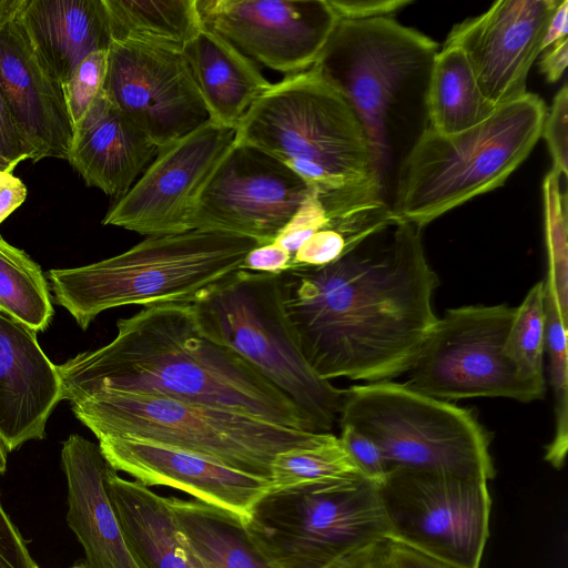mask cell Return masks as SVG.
<instances>
[{
    "mask_svg": "<svg viewBox=\"0 0 568 568\" xmlns=\"http://www.w3.org/2000/svg\"><path fill=\"white\" fill-rule=\"evenodd\" d=\"M258 245L248 237L192 230L148 236L119 255L50 270L48 276L55 303L87 329L100 313L119 306L190 304L241 268Z\"/></svg>",
    "mask_w": 568,
    "mask_h": 568,
    "instance_id": "cell-5",
    "label": "cell"
},
{
    "mask_svg": "<svg viewBox=\"0 0 568 568\" xmlns=\"http://www.w3.org/2000/svg\"><path fill=\"white\" fill-rule=\"evenodd\" d=\"M371 558L375 568H460L392 537L374 546Z\"/></svg>",
    "mask_w": 568,
    "mask_h": 568,
    "instance_id": "cell-37",
    "label": "cell"
},
{
    "mask_svg": "<svg viewBox=\"0 0 568 568\" xmlns=\"http://www.w3.org/2000/svg\"><path fill=\"white\" fill-rule=\"evenodd\" d=\"M19 162L8 159L0 154V171L12 173Z\"/></svg>",
    "mask_w": 568,
    "mask_h": 568,
    "instance_id": "cell-48",
    "label": "cell"
},
{
    "mask_svg": "<svg viewBox=\"0 0 568 568\" xmlns=\"http://www.w3.org/2000/svg\"><path fill=\"white\" fill-rule=\"evenodd\" d=\"M438 50L433 39L392 17L337 19L312 65L363 123L382 184L395 104L415 80L427 79Z\"/></svg>",
    "mask_w": 568,
    "mask_h": 568,
    "instance_id": "cell-10",
    "label": "cell"
},
{
    "mask_svg": "<svg viewBox=\"0 0 568 568\" xmlns=\"http://www.w3.org/2000/svg\"><path fill=\"white\" fill-rule=\"evenodd\" d=\"M108 463L144 486H166L247 519L270 480L175 447L129 437H100Z\"/></svg>",
    "mask_w": 568,
    "mask_h": 568,
    "instance_id": "cell-18",
    "label": "cell"
},
{
    "mask_svg": "<svg viewBox=\"0 0 568 568\" xmlns=\"http://www.w3.org/2000/svg\"><path fill=\"white\" fill-rule=\"evenodd\" d=\"M568 88L565 83L556 93L549 112H546L540 138L547 143L552 169L566 179L568 170Z\"/></svg>",
    "mask_w": 568,
    "mask_h": 568,
    "instance_id": "cell-36",
    "label": "cell"
},
{
    "mask_svg": "<svg viewBox=\"0 0 568 568\" xmlns=\"http://www.w3.org/2000/svg\"><path fill=\"white\" fill-rule=\"evenodd\" d=\"M190 310L205 337L251 364L318 433L332 430L346 389L321 378L303 357L283 312L277 274L239 268L190 303Z\"/></svg>",
    "mask_w": 568,
    "mask_h": 568,
    "instance_id": "cell-7",
    "label": "cell"
},
{
    "mask_svg": "<svg viewBox=\"0 0 568 568\" xmlns=\"http://www.w3.org/2000/svg\"><path fill=\"white\" fill-rule=\"evenodd\" d=\"M106 489L138 568H205L180 532L165 497L120 477L112 466Z\"/></svg>",
    "mask_w": 568,
    "mask_h": 568,
    "instance_id": "cell-24",
    "label": "cell"
},
{
    "mask_svg": "<svg viewBox=\"0 0 568 568\" xmlns=\"http://www.w3.org/2000/svg\"><path fill=\"white\" fill-rule=\"evenodd\" d=\"M339 439L362 474L379 485L389 470L375 443L349 425H341Z\"/></svg>",
    "mask_w": 568,
    "mask_h": 568,
    "instance_id": "cell-38",
    "label": "cell"
},
{
    "mask_svg": "<svg viewBox=\"0 0 568 568\" xmlns=\"http://www.w3.org/2000/svg\"><path fill=\"white\" fill-rule=\"evenodd\" d=\"M331 224V216L325 211L316 192L311 191L298 211L274 240L292 257L296 251L317 231Z\"/></svg>",
    "mask_w": 568,
    "mask_h": 568,
    "instance_id": "cell-35",
    "label": "cell"
},
{
    "mask_svg": "<svg viewBox=\"0 0 568 568\" xmlns=\"http://www.w3.org/2000/svg\"><path fill=\"white\" fill-rule=\"evenodd\" d=\"M0 313L36 334L49 326L54 313L49 285L39 264L2 236Z\"/></svg>",
    "mask_w": 568,
    "mask_h": 568,
    "instance_id": "cell-29",
    "label": "cell"
},
{
    "mask_svg": "<svg viewBox=\"0 0 568 568\" xmlns=\"http://www.w3.org/2000/svg\"><path fill=\"white\" fill-rule=\"evenodd\" d=\"M0 568H39L0 499Z\"/></svg>",
    "mask_w": 568,
    "mask_h": 568,
    "instance_id": "cell-39",
    "label": "cell"
},
{
    "mask_svg": "<svg viewBox=\"0 0 568 568\" xmlns=\"http://www.w3.org/2000/svg\"><path fill=\"white\" fill-rule=\"evenodd\" d=\"M321 267L277 274L283 312L311 368L323 379L367 383L406 374L434 331L439 285L422 230L395 225L390 241Z\"/></svg>",
    "mask_w": 568,
    "mask_h": 568,
    "instance_id": "cell-1",
    "label": "cell"
},
{
    "mask_svg": "<svg viewBox=\"0 0 568 568\" xmlns=\"http://www.w3.org/2000/svg\"><path fill=\"white\" fill-rule=\"evenodd\" d=\"M545 352L549 362V383L554 395L556 428L545 459L560 469L568 448V359L567 321L559 310L555 291L545 277Z\"/></svg>",
    "mask_w": 568,
    "mask_h": 568,
    "instance_id": "cell-31",
    "label": "cell"
},
{
    "mask_svg": "<svg viewBox=\"0 0 568 568\" xmlns=\"http://www.w3.org/2000/svg\"><path fill=\"white\" fill-rule=\"evenodd\" d=\"M68 485L69 527L85 554L89 568H138L126 547L106 489L111 465L99 445L72 434L62 444Z\"/></svg>",
    "mask_w": 568,
    "mask_h": 568,
    "instance_id": "cell-21",
    "label": "cell"
},
{
    "mask_svg": "<svg viewBox=\"0 0 568 568\" xmlns=\"http://www.w3.org/2000/svg\"><path fill=\"white\" fill-rule=\"evenodd\" d=\"M0 93L39 161L68 160L74 128L62 84L16 21L0 28Z\"/></svg>",
    "mask_w": 568,
    "mask_h": 568,
    "instance_id": "cell-19",
    "label": "cell"
},
{
    "mask_svg": "<svg viewBox=\"0 0 568 568\" xmlns=\"http://www.w3.org/2000/svg\"><path fill=\"white\" fill-rule=\"evenodd\" d=\"M515 315L506 304L449 308L406 373V387L445 402L504 397L541 399L546 387L525 379L505 354Z\"/></svg>",
    "mask_w": 568,
    "mask_h": 568,
    "instance_id": "cell-11",
    "label": "cell"
},
{
    "mask_svg": "<svg viewBox=\"0 0 568 568\" xmlns=\"http://www.w3.org/2000/svg\"><path fill=\"white\" fill-rule=\"evenodd\" d=\"M61 399L57 367L36 333L0 313V437L7 450L42 439Z\"/></svg>",
    "mask_w": 568,
    "mask_h": 568,
    "instance_id": "cell-20",
    "label": "cell"
},
{
    "mask_svg": "<svg viewBox=\"0 0 568 568\" xmlns=\"http://www.w3.org/2000/svg\"><path fill=\"white\" fill-rule=\"evenodd\" d=\"M389 537L460 568H479L489 536L487 480L395 468L377 485Z\"/></svg>",
    "mask_w": 568,
    "mask_h": 568,
    "instance_id": "cell-12",
    "label": "cell"
},
{
    "mask_svg": "<svg viewBox=\"0 0 568 568\" xmlns=\"http://www.w3.org/2000/svg\"><path fill=\"white\" fill-rule=\"evenodd\" d=\"M106 345L55 365L70 403L94 394L164 396L318 433L303 412L232 349L205 337L189 303L143 307Z\"/></svg>",
    "mask_w": 568,
    "mask_h": 568,
    "instance_id": "cell-2",
    "label": "cell"
},
{
    "mask_svg": "<svg viewBox=\"0 0 568 568\" xmlns=\"http://www.w3.org/2000/svg\"><path fill=\"white\" fill-rule=\"evenodd\" d=\"M0 154L17 162H38L36 148L28 141L12 119L0 93Z\"/></svg>",
    "mask_w": 568,
    "mask_h": 568,
    "instance_id": "cell-41",
    "label": "cell"
},
{
    "mask_svg": "<svg viewBox=\"0 0 568 568\" xmlns=\"http://www.w3.org/2000/svg\"><path fill=\"white\" fill-rule=\"evenodd\" d=\"M158 152L102 90L74 126L68 161L88 185L119 200Z\"/></svg>",
    "mask_w": 568,
    "mask_h": 568,
    "instance_id": "cell-22",
    "label": "cell"
},
{
    "mask_svg": "<svg viewBox=\"0 0 568 568\" xmlns=\"http://www.w3.org/2000/svg\"><path fill=\"white\" fill-rule=\"evenodd\" d=\"M568 31V1H560L555 10L542 42V51L552 45L554 43L567 38Z\"/></svg>",
    "mask_w": 568,
    "mask_h": 568,
    "instance_id": "cell-45",
    "label": "cell"
},
{
    "mask_svg": "<svg viewBox=\"0 0 568 568\" xmlns=\"http://www.w3.org/2000/svg\"><path fill=\"white\" fill-rule=\"evenodd\" d=\"M545 325V288L539 281L515 307L505 354L525 379L544 387Z\"/></svg>",
    "mask_w": 568,
    "mask_h": 568,
    "instance_id": "cell-32",
    "label": "cell"
},
{
    "mask_svg": "<svg viewBox=\"0 0 568 568\" xmlns=\"http://www.w3.org/2000/svg\"><path fill=\"white\" fill-rule=\"evenodd\" d=\"M424 101L427 126L442 134L470 129L496 109L481 93L465 53L453 45H443L435 55Z\"/></svg>",
    "mask_w": 568,
    "mask_h": 568,
    "instance_id": "cell-27",
    "label": "cell"
},
{
    "mask_svg": "<svg viewBox=\"0 0 568 568\" xmlns=\"http://www.w3.org/2000/svg\"><path fill=\"white\" fill-rule=\"evenodd\" d=\"M165 498L180 532L205 568H281L239 515L196 499Z\"/></svg>",
    "mask_w": 568,
    "mask_h": 568,
    "instance_id": "cell-26",
    "label": "cell"
},
{
    "mask_svg": "<svg viewBox=\"0 0 568 568\" xmlns=\"http://www.w3.org/2000/svg\"><path fill=\"white\" fill-rule=\"evenodd\" d=\"M546 112L542 99L527 92L465 131L442 134L425 126L398 168L390 206L395 225L409 223L423 230L501 186L540 139Z\"/></svg>",
    "mask_w": 568,
    "mask_h": 568,
    "instance_id": "cell-4",
    "label": "cell"
},
{
    "mask_svg": "<svg viewBox=\"0 0 568 568\" xmlns=\"http://www.w3.org/2000/svg\"><path fill=\"white\" fill-rule=\"evenodd\" d=\"M312 189L290 168L247 145L235 144L204 187L191 230L274 242Z\"/></svg>",
    "mask_w": 568,
    "mask_h": 568,
    "instance_id": "cell-14",
    "label": "cell"
},
{
    "mask_svg": "<svg viewBox=\"0 0 568 568\" xmlns=\"http://www.w3.org/2000/svg\"><path fill=\"white\" fill-rule=\"evenodd\" d=\"M26 0H0V28L16 21Z\"/></svg>",
    "mask_w": 568,
    "mask_h": 568,
    "instance_id": "cell-46",
    "label": "cell"
},
{
    "mask_svg": "<svg viewBox=\"0 0 568 568\" xmlns=\"http://www.w3.org/2000/svg\"><path fill=\"white\" fill-rule=\"evenodd\" d=\"M7 448L0 437V473H4L7 468Z\"/></svg>",
    "mask_w": 568,
    "mask_h": 568,
    "instance_id": "cell-49",
    "label": "cell"
},
{
    "mask_svg": "<svg viewBox=\"0 0 568 568\" xmlns=\"http://www.w3.org/2000/svg\"><path fill=\"white\" fill-rule=\"evenodd\" d=\"M234 143L276 159L318 194L383 187L363 123L313 67L272 83L244 115Z\"/></svg>",
    "mask_w": 568,
    "mask_h": 568,
    "instance_id": "cell-3",
    "label": "cell"
},
{
    "mask_svg": "<svg viewBox=\"0 0 568 568\" xmlns=\"http://www.w3.org/2000/svg\"><path fill=\"white\" fill-rule=\"evenodd\" d=\"M372 548L346 557L331 568H375L371 558Z\"/></svg>",
    "mask_w": 568,
    "mask_h": 568,
    "instance_id": "cell-47",
    "label": "cell"
},
{
    "mask_svg": "<svg viewBox=\"0 0 568 568\" xmlns=\"http://www.w3.org/2000/svg\"><path fill=\"white\" fill-rule=\"evenodd\" d=\"M111 41L136 40L183 51L203 28L196 0H102Z\"/></svg>",
    "mask_w": 568,
    "mask_h": 568,
    "instance_id": "cell-28",
    "label": "cell"
},
{
    "mask_svg": "<svg viewBox=\"0 0 568 568\" xmlns=\"http://www.w3.org/2000/svg\"><path fill=\"white\" fill-rule=\"evenodd\" d=\"M560 175L551 169L542 182L545 235L548 253L546 278L552 285L562 317L568 322V210Z\"/></svg>",
    "mask_w": 568,
    "mask_h": 568,
    "instance_id": "cell-33",
    "label": "cell"
},
{
    "mask_svg": "<svg viewBox=\"0 0 568 568\" xmlns=\"http://www.w3.org/2000/svg\"><path fill=\"white\" fill-rule=\"evenodd\" d=\"M203 26L286 75L310 69L336 16L327 0H196Z\"/></svg>",
    "mask_w": 568,
    "mask_h": 568,
    "instance_id": "cell-16",
    "label": "cell"
},
{
    "mask_svg": "<svg viewBox=\"0 0 568 568\" xmlns=\"http://www.w3.org/2000/svg\"><path fill=\"white\" fill-rule=\"evenodd\" d=\"M337 19L363 20L392 17L410 0H327Z\"/></svg>",
    "mask_w": 568,
    "mask_h": 568,
    "instance_id": "cell-40",
    "label": "cell"
},
{
    "mask_svg": "<svg viewBox=\"0 0 568 568\" xmlns=\"http://www.w3.org/2000/svg\"><path fill=\"white\" fill-rule=\"evenodd\" d=\"M102 90L159 150L210 120L183 51L111 41Z\"/></svg>",
    "mask_w": 568,
    "mask_h": 568,
    "instance_id": "cell-13",
    "label": "cell"
},
{
    "mask_svg": "<svg viewBox=\"0 0 568 568\" xmlns=\"http://www.w3.org/2000/svg\"><path fill=\"white\" fill-rule=\"evenodd\" d=\"M183 53L210 121L219 125L236 130L251 106L272 85L253 60L204 26Z\"/></svg>",
    "mask_w": 568,
    "mask_h": 568,
    "instance_id": "cell-25",
    "label": "cell"
},
{
    "mask_svg": "<svg viewBox=\"0 0 568 568\" xmlns=\"http://www.w3.org/2000/svg\"><path fill=\"white\" fill-rule=\"evenodd\" d=\"M16 22L62 85L84 58L111 44L102 0H26Z\"/></svg>",
    "mask_w": 568,
    "mask_h": 568,
    "instance_id": "cell-23",
    "label": "cell"
},
{
    "mask_svg": "<svg viewBox=\"0 0 568 568\" xmlns=\"http://www.w3.org/2000/svg\"><path fill=\"white\" fill-rule=\"evenodd\" d=\"M292 255L272 242L254 247L245 257L241 268L252 272L280 274L290 267Z\"/></svg>",
    "mask_w": 568,
    "mask_h": 568,
    "instance_id": "cell-42",
    "label": "cell"
},
{
    "mask_svg": "<svg viewBox=\"0 0 568 568\" xmlns=\"http://www.w3.org/2000/svg\"><path fill=\"white\" fill-rule=\"evenodd\" d=\"M71 407L97 438L153 442L265 479L277 454L313 446L327 435L155 395L94 393L71 402Z\"/></svg>",
    "mask_w": 568,
    "mask_h": 568,
    "instance_id": "cell-6",
    "label": "cell"
},
{
    "mask_svg": "<svg viewBox=\"0 0 568 568\" xmlns=\"http://www.w3.org/2000/svg\"><path fill=\"white\" fill-rule=\"evenodd\" d=\"M70 568H89L85 562L77 564Z\"/></svg>",
    "mask_w": 568,
    "mask_h": 568,
    "instance_id": "cell-50",
    "label": "cell"
},
{
    "mask_svg": "<svg viewBox=\"0 0 568 568\" xmlns=\"http://www.w3.org/2000/svg\"><path fill=\"white\" fill-rule=\"evenodd\" d=\"M27 193L20 179L0 171V224L24 202Z\"/></svg>",
    "mask_w": 568,
    "mask_h": 568,
    "instance_id": "cell-43",
    "label": "cell"
},
{
    "mask_svg": "<svg viewBox=\"0 0 568 568\" xmlns=\"http://www.w3.org/2000/svg\"><path fill=\"white\" fill-rule=\"evenodd\" d=\"M245 525L281 568H331L390 535L377 486L366 477L268 488Z\"/></svg>",
    "mask_w": 568,
    "mask_h": 568,
    "instance_id": "cell-9",
    "label": "cell"
},
{
    "mask_svg": "<svg viewBox=\"0 0 568 568\" xmlns=\"http://www.w3.org/2000/svg\"><path fill=\"white\" fill-rule=\"evenodd\" d=\"M234 140V129L209 120L160 149L140 179L109 210L102 224L146 237L192 231L197 201Z\"/></svg>",
    "mask_w": 568,
    "mask_h": 568,
    "instance_id": "cell-15",
    "label": "cell"
},
{
    "mask_svg": "<svg viewBox=\"0 0 568 568\" xmlns=\"http://www.w3.org/2000/svg\"><path fill=\"white\" fill-rule=\"evenodd\" d=\"M558 0H499L454 26L444 45L468 59L481 93L495 108L527 93V78Z\"/></svg>",
    "mask_w": 568,
    "mask_h": 568,
    "instance_id": "cell-17",
    "label": "cell"
},
{
    "mask_svg": "<svg viewBox=\"0 0 568 568\" xmlns=\"http://www.w3.org/2000/svg\"><path fill=\"white\" fill-rule=\"evenodd\" d=\"M542 54L539 69L548 82L558 81L564 74L568 63V38H565L546 50Z\"/></svg>",
    "mask_w": 568,
    "mask_h": 568,
    "instance_id": "cell-44",
    "label": "cell"
},
{
    "mask_svg": "<svg viewBox=\"0 0 568 568\" xmlns=\"http://www.w3.org/2000/svg\"><path fill=\"white\" fill-rule=\"evenodd\" d=\"M339 425H349L395 468L489 480L490 438L471 410L392 381L346 388Z\"/></svg>",
    "mask_w": 568,
    "mask_h": 568,
    "instance_id": "cell-8",
    "label": "cell"
},
{
    "mask_svg": "<svg viewBox=\"0 0 568 568\" xmlns=\"http://www.w3.org/2000/svg\"><path fill=\"white\" fill-rule=\"evenodd\" d=\"M108 70V50L92 52L62 85L73 128L82 120L102 91Z\"/></svg>",
    "mask_w": 568,
    "mask_h": 568,
    "instance_id": "cell-34",
    "label": "cell"
},
{
    "mask_svg": "<svg viewBox=\"0 0 568 568\" xmlns=\"http://www.w3.org/2000/svg\"><path fill=\"white\" fill-rule=\"evenodd\" d=\"M365 477L343 446L339 437L327 433L308 447L294 448L275 456L271 464L270 488Z\"/></svg>",
    "mask_w": 568,
    "mask_h": 568,
    "instance_id": "cell-30",
    "label": "cell"
}]
</instances>
